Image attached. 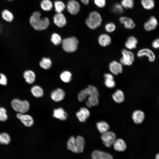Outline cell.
<instances>
[{
	"label": "cell",
	"instance_id": "1",
	"mask_svg": "<svg viewBox=\"0 0 159 159\" xmlns=\"http://www.w3.org/2000/svg\"><path fill=\"white\" fill-rule=\"evenodd\" d=\"M29 22L32 27L37 30L47 29L50 24L49 19L47 17L41 18V13L38 11L34 12L30 17Z\"/></svg>",
	"mask_w": 159,
	"mask_h": 159
},
{
	"label": "cell",
	"instance_id": "2",
	"mask_svg": "<svg viewBox=\"0 0 159 159\" xmlns=\"http://www.w3.org/2000/svg\"><path fill=\"white\" fill-rule=\"evenodd\" d=\"M102 22V18L101 15L99 12L95 11L91 12L88 17L85 21L87 26L92 29H95L99 27Z\"/></svg>",
	"mask_w": 159,
	"mask_h": 159
},
{
	"label": "cell",
	"instance_id": "3",
	"mask_svg": "<svg viewBox=\"0 0 159 159\" xmlns=\"http://www.w3.org/2000/svg\"><path fill=\"white\" fill-rule=\"evenodd\" d=\"M11 105L13 110L19 113H25L29 111L30 108V105L28 101L18 99H13Z\"/></svg>",
	"mask_w": 159,
	"mask_h": 159
},
{
	"label": "cell",
	"instance_id": "4",
	"mask_svg": "<svg viewBox=\"0 0 159 159\" xmlns=\"http://www.w3.org/2000/svg\"><path fill=\"white\" fill-rule=\"evenodd\" d=\"M63 49L67 52H72L77 49L79 41L75 37L65 38L62 41Z\"/></svg>",
	"mask_w": 159,
	"mask_h": 159
},
{
	"label": "cell",
	"instance_id": "5",
	"mask_svg": "<svg viewBox=\"0 0 159 159\" xmlns=\"http://www.w3.org/2000/svg\"><path fill=\"white\" fill-rule=\"evenodd\" d=\"M122 57L120 59V63L125 65H131L134 61L133 54L130 51L123 49L121 51Z\"/></svg>",
	"mask_w": 159,
	"mask_h": 159
},
{
	"label": "cell",
	"instance_id": "6",
	"mask_svg": "<svg viewBox=\"0 0 159 159\" xmlns=\"http://www.w3.org/2000/svg\"><path fill=\"white\" fill-rule=\"evenodd\" d=\"M101 139L105 146L110 147L116 140V135L113 132L108 131L102 134Z\"/></svg>",
	"mask_w": 159,
	"mask_h": 159
},
{
	"label": "cell",
	"instance_id": "7",
	"mask_svg": "<svg viewBox=\"0 0 159 159\" xmlns=\"http://www.w3.org/2000/svg\"><path fill=\"white\" fill-rule=\"evenodd\" d=\"M68 11L71 14L76 15L80 10V6L79 2L75 0H69L67 4Z\"/></svg>",
	"mask_w": 159,
	"mask_h": 159
},
{
	"label": "cell",
	"instance_id": "8",
	"mask_svg": "<svg viewBox=\"0 0 159 159\" xmlns=\"http://www.w3.org/2000/svg\"><path fill=\"white\" fill-rule=\"evenodd\" d=\"M16 117L26 126L30 127L33 124V119L32 116L29 115L25 113H18Z\"/></svg>",
	"mask_w": 159,
	"mask_h": 159
},
{
	"label": "cell",
	"instance_id": "9",
	"mask_svg": "<svg viewBox=\"0 0 159 159\" xmlns=\"http://www.w3.org/2000/svg\"><path fill=\"white\" fill-rule=\"evenodd\" d=\"M109 69L112 74L117 75L122 73L123 71L122 64L120 62L113 61L110 63Z\"/></svg>",
	"mask_w": 159,
	"mask_h": 159
},
{
	"label": "cell",
	"instance_id": "10",
	"mask_svg": "<svg viewBox=\"0 0 159 159\" xmlns=\"http://www.w3.org/2000/svg\"><path fill=\"white\" fill-rule=\"evenodd\" d=\"M54 23L59 27L64 26L67 24L66 19L64 15L62 13H57L53 17Z\"/></svg>",
	"mask_w": 159,
	"mask_h": 159
},
{
	"label": "cell",
	"instance_id": "11",
	"mask_svg": "<svg viewBox=\"0 0 159 159\" xmlns=\"http://www.w3.org/2000/svg\"><path fill=\"white\" fill-rule=\"evenodd\" d=\"M137 56L141 57L146 56L148 57L149 60L150 62H154L155 59V55L153 52L150 49L144 48L140 50L137 53Z\"/></svg>",
	"mask_w": 159,
	"mask_h": 159
},
{
	"label": "cell",
	"instance_id": "12",
	"mask_svg": "<svg viewBox=\"0 0 159 159\" xmlns=\"http://www.w3.org/2000/svg\"><path fill=\"white\" fill-rule=\"evenodd\" d=\"M92 159H113L112 156L108 153L95 150L92 153Z\"/></svg>",
	"mask_w": 159,
	"mask_h": 159
},
{
	"label": "cell",
	"instance_id": "13",
	"mask_svg": "<svg viewBox=\"0 0 159 159\" xmlns=\"http://www.w3.org/2000/svg\"><path fill=\"white\" fill-rule=\"evenodd\" d=\"M1 16L4 21L8 23L12 22L14 19V16L13 13L7 9H5L1 11Z\"/></svg>",
	"mask_w": 159,
	"mask_h": 159
},
{
	"label": "cell",
	"instance_id": "14",
	"mask_svg": "<svg viewBox=\"0 0 159 159\" xmlns=\"http://www.w3.org/2000/svg\"><path fill=\"white\" fill-rule=\"evenodd\" d=\"M64 91L62 89L58 88L52 92L51 97L53 101L58 102L64 99Z\"/></svg>",
	"mask_w": 159,
	"mask_h": 159
},
{
	"label": "cell",
	"instance_id": "15",
	"mask_svg": "<svg viewBox=\"0 0 159 159\" xmlns=\"http://www.w3.org/2000/svg\"><path fill=\"white\" fill-rule=\"evenodd\" d=\"M85 144V140L82 137L78 136L75 138V145L76 153H82L84 151Z\"/></svg>",
	"mask_w": 159,
	"mask_h": 159
},
{
	"label": "cell",
	"instance_id": "16",
	"mask_svg": "<svg viewBox=\"0 0 159 159\" xmlns=\"http://www.w3.org/2000/svg\"><path fill=\"white\" fill-rule=\"evenodd\" d=\"M90 115V112L89 110L84 107L80 108V110L76 113V116L79 120L82 122H85Z\"/></svg>",
	"mask_w": 159,
	"mask_h": 159
},
{
	"label": "cell",
	"instance_id": "17",
	"mask_svg": "<svg viewBox=\"0 0 159 159\" xmlns=\"http://www.w3.org/2000/svg\"><path fill=\"white\" fill-rule=\"evenodd\" d=\"M158 24L157 19L154 16H152L145 23L144 26L146 30L150 31L155 29Z\"/></svg>",
	"mask_w": 159,
	"mask_h": 159
},
{
	"label": "cell",
	"instance_id": "18",
	"mask_svg": "<svg viewBox=\"0 0 159 159\" xmlns=\"http://www.w3.org/2000/svg\"><path fill=\"white\" fill-rule=\"evenodd\" d=\"M23 76L25 82L28 84H32L35 80V74L32 70H28L25 71L23 73Z\"/></svg>",
	"mask_w": 159,
	"mask_h": 159
},
{
	"label": "cell",
	"instance_id": "19",
	"mask_svg": "<svg viewBox=\"0 0 159 159\" xmlns=\"http://www.w3.org/2000/svg\"><path fill=\"white\" fill-rule=\"evenodd\" d=\"M53 116L61 120H65L67 119L68 115L62 108H59L54 110Z\"/></svg>",
	"mask_w": 159,
	"mask_h": 159
},
{
	"label": "cell",
	"instance_id": "20",
	"mask_svg": "<svg viewBox=\"0 0 159 159\" xmlns=\"http://www.w3.org/2000/svg\"><path fill=\"white\" fill-rule=\"evenodd\" d=\"M113 145L116 150L120 152L125 151L127 148L126 143L121 139H116Z\"/></svg>",
	"mask_w": 159,
	"mask_h": 159
},
{
	"label": "cell",
	"instance_id": "21",
	"mask_svg": "<svg viewBox=\"0 0 159 159\" xmlns=\"http://www.w3.org/2000/svg\"><path fill=\"white\" fill-rule=\"evenodd\" d=\"M119 20L121 24H124V27L126 29H132L135 26L133 21L130 18L126 16H122L120 18Z\"/></svg>",
	"mask_w": 159,
	"mask_h": 159
},
{
	"label": "cell",
	"instance_id": "22",
	"mask_svg": "<svg viewBox=\"0 0 159 159\" xmlns=\"http://www.w3.org/2000/svg\"><path fill=\"white\" fill-rule=\"evenodd\" d=\"M98 41L101 46L105 47L109 45L110 44L111 39L109 35L106 34H103L99 36Z\"/></svg>",
	"mask_w": 159,
	"mask_h": 159
},
{
	"label": "cell",
	"instance_id": "23",
	"mask_svg": "<svg viewBox=\"0 0 159 159\" xmlns=\"http://www.w3.org/2000/svg\"><path fill=\"white\" fill-rule=\"evenodd\" d=\"M144 114L143 112L140 110H135L132 115V118L134 122L136 124L141 123L144 118Z\"/></svg>",
	"mask_w": 159,
	"mask_h": 159
},
{
	"label": "cell",
	"instance_id": "24",
	"mask_svg": "<svg viewBox=\"0 0 159 159\" xmlns=\"http://www.w3.org/2000/svg\"><path fill=\"white\" fill-rule=\"evenodd\" d=\"M138 43L137 39L132 36L129 37L125 43L126 47L128 49H132L136 48Z\"/></svg>",
	"mask_w": 159,
	"mask_h": 159
},
{
	"label": "cell",
	"instance_id": "25",
	"mask_svg": "<svg viewBox=\"0 0 159 159\" xmlns=\"http://www.w3.org/2000/svg\"><path fill=\"white\" fill-rule=\"evenodd\" d=\"M104 76L105 79V84L107 87L111 88L115 87V83L112 74L108 73H105L104 74Z\"/></svg>",
	"mask_w": 159,
	"mask_h": 159
},
{
	"label": "cell",
	"instance_id": "26",
	"mask_svg": "<svg viewBox=\"0 0 159 159\" xmlns=\"http://www.w3.org/2000/svg\"><path fill=\"white\" fill-rule=\"evenodd\" d=\"M31 92L32 95L36 97H40L43 96L44 94L42 88L37 85L33 86L31 89Z\"/></svg>",
	"mask_w": 159,
	"mask_h": 159
},
{
	"label": "cell",
	"instance_id": "27",
	"mask_svg": "<svg viewBox=\"0 0 159 159\" xmlns=\"http://www.w3.org/2000/svg\"><path fill=\"white\" fill-rule=\"evenodd\" d=\"M114 100L116 102L120 103L124 100V96L123 92L120 90H117L112 95Z\"/></svg>",
	"mask_w": 159,
	"mask_h": 159
},
{
	"label": "cell",
	"instance_id": "28",
	"mask_svg": "<svg viewBox=\"0 0 159 159\" xmlns=\"http://www.w3.org/2000/svg\"><path fill=\"white\" fill-rule=\"evenodd\" d=\"M40 5L42 9L45 11H50L52 9L53 6L50 0H42Z\"/></svg>",
	"mask_w": 159,
	"mask_h": 159
},
{
	"label": "cell",
	"instance_id": "29",
	"mask_svg": "<svg viewBox=\"0 0 159 159\" xmlns=\"http://www.w3.org/2000/svg\"><path fill=\"white\" fill-rule=\"evenodd\" d=\"M97 127L100 132L103 133L108 131L109 126L107 122L104 121H101L97 123Z\"/></svg>",
	"mask_w": 159,
	"mask_h": 159
},
{
	"label": "cell",
	"instance_id": "30",
	"mask_svg": "<svg viewBox=\"0 0 159 159\" xmlns=\"http://www.w3.org/2000/svg\"><path fill=\"white\" fill-rule=\"evenodd\" d=\"M54 5L55 10L57 13H62L66 7L64 3L60 0L55 1L54 2Z\"/></svg>",
	"mask_w": 159,
	"mask_h": 159
},
{
	"label": "cell",
	"instance_id": "31",
	"mask_svg": "<svg viewBox=\"0 0 159 159\" xmlns=\"http://www.w3.org/2000/svg\"><path fill=\"white\" fill-rule=\"evenodd\" d=\"M40 66L45 69H48L50 68L52 65V62L48 58H43L39 63Z\"/></svg>",
	"mask_w": 159,
	"mask_h": 159
},
{
	"label": "cell",
	"instance_id": "32",
	"mask_svg": "<svg viewBox=\"0 0 159 159\" xmlns=\"http://www.w3.org/2000/svg\"><path fill=\"white\" fill-rule=\"evenodd\" d=\"M99 103L98 97L89 96L86 102V106L89 107H91L97 105Z\"/></svg>",
	"mask_w": 159,
	"mask_h": 159
},
{
	"label": "cell",
	"instance_id": "33",
	"mask_svg": "<svg viewBox=\"0 0 159 159\" xmlns=\"http://www.w3.org/2000/svg\"><path fill=\"white\" fill-rule=\"evenodd\" d=\"M11 142V138L9 135L6 132L0 133V144L8 145Z\"/></svg>",
	"mask_w": 159,
	"mask_h": 159
},
{
	"label": "cell",
	"instance_id": "34",
	"mask_svg": "<svg viewBox=\"0 0 159 159\" xmlns=\"http://www.w3.org/2000/svg\"><path fill=\"white\" fill-rule=\"evenodd\" d=\"M88 97H98L99 93L97 88L92 85H89L87 88Z\"/></svg>",
	"mask_w": 159,
	"mask_h": 159
},
{
	"label": "cell",
	"instance_id": "35",
	"mask_svg": "<svg viewBox=\"0 0 159 159\" xmlns=\"http://www.w3.org/2000/svg\"><path fill=\"white\" fill-rule=\"evenodd\" d=\"M60 77L61 80L63 82L68 83L71 80L72 74L69 71H65L61 74Z\"/></svg>",
	"mask_w": 159,
	"mask_h": 159
},
{
	"label": "cell",
	"instance_id": "36",
	"mask_svg": "<svg viewBox=\"0 0 159 159\" xmlns=\"http://www.w3.org/2000/svg\"><path fill=\"white\" fill-rule=\"evenodd\" d=\"M141 3L143 8L148 10L152 9L155 5L153 0H141Z\"/></svg>",
	"mask_w": 159,
	"mask_h": 159
},
{
	"label": "cell",
	"instance_id": "37",
	"mask_svg": "<svg viewBox=\"0 0 159 159\" xmlns=\"http://www.w3.org/2000/svg\"><path fill=\"white\" fill-rule=\"evenodd\" d=\"M51 41L55 45H58L62 42V38L57 33H53L51 37Z\"/></svg>",
	"mask_w": 159,
	"mask_h": 159
},
{
	"label": "cell",
	"instance_id": "38",
	"mask_svg": "<svg viewBox=\"0 0 159 159\" xmlns=\"http://www.w3.org/2000/svg\"><path fill=\"white\" fill-rule=\"evenodd\" d=\"M75 143V138L74 136L71 137L67 141V147L68 150L76 153Z\"/></svg>",
	"mask_w": 159,
	"mask_h": 159
},
{
	"label": "cell",
	"instance_id": "39",
	"mask_svg": "<svg viewBox=\"0 0 159 159\" xmlns=\"http://www.w3.org/2000/svg\"><path fill=\"white\" fill-rule=\"evenodd\" d=\"M121 5L125 8L132 9L134 5L133 0H122Z\"/></svg>",
	"mask_w": 159,
	"mask_h": 159
},
{
	"label": "cell",
	"instance_id": "40",
	"mask_svg": "<svg viewBox=\"0 0 159 159\" xmlns=\"http://www.w3.org/2000/svg\"><path fill=\"white\" fill-rule=\"evenodd\" d=\"M88 96L87 88L81 91L78 95V99L80 102L84 101Z\"/></svg>",
	"mask_w": 159,
	"mask_h": 159
},
{
	"label": "cell",
	"instance_id": "41",
	"mask_svg": "<svg viewBox=\"0 0 159 159\" xmlns=\"http://www.w3.org/2000/svg\"><path fill=\"white\" fill-rule=\"evenodd\" d=\"M112 10L113 12L116 14H121L123 11V7L119 3L114 4L112 7Z\"/></svg>",
	"mask_w": 159,
	"mask_h": 159
},
{
	"label": "cell",
	"instance_id": "42",
	"mask_svg": "<svg viewBox=\"0 0 159 159\" xmlns=\"http://www.w3.org/2000/svg\"><path fill=\"white\" fill-rule=\"evenodd\" d=\"M8 116L6 110L3 107H0V120L2 122L6 121L8 119Z\"/></svg>",
	"mask_w": 159,
	"mask_h": 159
},
{
	"label": "cell",
	"instance_id": "43",
	"mask_svg": "<svg viewBox=\"0 0 159 159\" xmlns=\"http://www.w3.org/2000/svg\"><path fill=\"white\" fill-rule=\"evenodd\" d=\"M8 78L4 73L0 72V85L5 86L8 83Z\"/></svg>",
	"mask_w": 159,
	"mask_h": 159
},
{
	"label": "cell",
	"instance_id": "44",
	"mask_svg": "<svg viewBox=\"0 0 159 159\" xmlns=\"http://www.w3.org/2000/svg\"><path fill=\"white\" fill-rule=\"evenodd\" d=\"M116 29V26L115 24L112 22H110L106 24L105 26L106 31L108 32H113Z\"/></svg>",
	"mask_w": 159,
	"mask_h": 159
},
{
	"label": "cell",
	"instance_id": "45",
	"mask_svg": "<svg viewBox=\"0 0 159 159\" xmlns=\"http://www.w3.org/2000/svg\"><path fill=\"white\" fill-rule=\"evenodd\" d=\"M94 2L95 5L100 8L104 7L106 4V0H94Z\"/></svg>",
	"mask_w": 159,
	"mask_h": 159
},
{
	"label": "cell",
	"instance_id": "46",
	"mask_svg": "<svg viewBox=\"0 0 159 159\" xmlns=\"http://www.w3.org/2000/svg\"><path fill=\"white\" fill-rule=\"evenodd\" d=\"M153 47L155 49H159V38L157 39L154 40L152 44Z\"/></svg>",
	"mask_w": 159,
	"mask_h": 159
},
{
	"label": "cell",
	"instance_id": "47",
	"mask_svg": "<svg viewBox=\"0 0 159 159\" xmlns=\"http://www.w3.org/2000/svg\"><path fill=\"white\" fill-rule=\"evenodd\" d=\"M81 1L85 4H88L90 1V0H80Z\"/></svg>",
	"mask_w": 159,
	"mask_h": 159
},
{
	"label": "cell",
	"instance_id": "48",
	"mask_svg": "<svg viewBox=\"0 0 159 159\" xmlns=\"http://www.w3.org/2000/svg\"><path fill=\"white\" fill-rule=\"evenodd\" d=\"M2 29L3 25L1 24L0 23V32H1L2 31Z\"/></svg>",
	"mask_w": 159,
	"mask_h": 159
},
{
	"label": "cell",
	"instance_id": "49",
	"mask_svg": "<svg viewBox=\"0 0 159 159\" xmlns=\"http://www.w3.org/2000/svg\"><path fill=\"white\" fill-rule=\"evenodd\" d=\"M155 159H159V153L158 154L156 155Z\"/></svg>",
	"mask_w": 159,
	"mask_h": 159
},
{
	"label": "cell",
	"instance_id": "50",
	"mask_svg": "<svg viewBox=\"0 0 159 159\" xmlns=\"http://www.w3.org/2000/svg\"><path fill=\"white\" fill-rule=\"evenodd\" d=\"M4 1H8V2H11L14 0H4Z\"/></svg>",
	"mask_w": 159,
	"mask_h": 159
}]
</instances>
